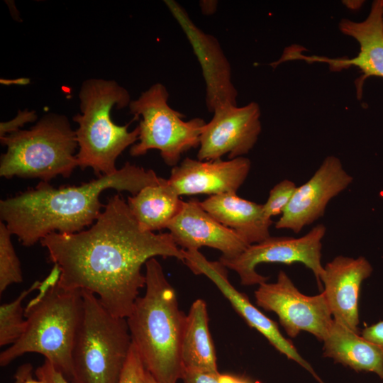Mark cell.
I'll return each instance as SVG.
<instances>
[{
    "mask_svg": "<svg viewBox=\"0 0 383 383\" xmlns=\"http://www.w3.org/2000/svg\"><path fill=\"white\" fill-rule=\"evenodd\" d=\"M48 260L58 265L57 286L95 294L113 316L126 318L145 286L142 267L157 256L184 262L185 251L170 233L140 230L120 194L108 199L101 215L87 230L52 233L40 240Z\"/></svg>",
    "mask_w": 383,
    "mask_h": 383,
    "instance_id": "6da1fadb",
    "label": "cell"
},
{
    "mask_svg": "<svg viewBox=\"0 0 383 383\" xmlns=\"http://www.w3.org/2000/svg\"><path fill=\"white\" fill-rule=\"evenodd\" d=\"M164 180L153 170L127 162L114 173L79 186L57 189L40 181L34 188L1 200L0 218L23 245L30 247L52 233H75L92 225L105 206L99 199L107 189L135 195Z\"/></svg>",
    "mask_w": 383,
    "mask_h": 383,
    "instance_id": "7a4b0ae2",
    "label": "cell"
},
{
    "mask_svg": "<svg viewBox=\"0 0 383 383\" xmlns=\"http://www.w3.org/2000/svg\"><path fill=\"white\" fill-rule=\"evenodd\" d=\"M145 266V294L126 318L132 343L158 383H177L184 370L181 349L187 315L159 261L152 257Z\"/></svg>",
    "mask_w": 383,
    "mask_h": 383,
    "instance_id": "3957f363",
    "label": "cell"
},
{
    "mask_svg": "<svg viewBox=\"0 0 383 383\" xmlns=\"http://www.w3.org/2000/svg\"><path fill=\"white\" fill-rule=\"evenodd\" d=\"M79 99L81 112L73 117L78 167H91L98 177L113 174L118 156L138 139V126L129 131L130 123L118 126L111 119L113 108L129 106L130 94L114 80L91 78L82 82Z\"/></svg>",
    "mask_w": 383,
    "mask_h": 383,
    "instance_id": "277c9868",
    "label": "cell"
},
{
    "mask_svg": "<svg viewBox=\"0 0 383 383\" xmlns=\"http://www.w3.org/2000/svg\"><path fill=\"white\" fill-rule=\"evenodd\" d=\"M0 176L38 178L49 182L58 175L69 177L78 167L75 130L65 115L49 113L33 126L0 137Z\"/></svg>",
    "mask_w": 383,
    "mask_h": 383,
    "instance_id": "5b68a950",
    "label": "cell"
},
{
    "mask_svg": "<svg viewBox=\"0 0 383 383\" xmlns=\"http://www.w3.org/2000/svg\"><path fill=\"white\" fill-rule=\"evenodd\" d=\"M81 290L57 285L29 311L24 313L26 329L20 338L0 354L5 367L26 353L43 355L64 375L72 379V351L82 314Z\"/></svg>",
    "mask_w": 383,
    "mask_h": 383,
    "instance_id": "8992f818",
    "label": "cell"
},
{
    "mask_svg": "<svg viewBox=\"0 0 383 383\" xmlns=\"http://www.w3.org/2000/svg\"><path fill=\"white\" fill-rule=\"evenodd\" d=\"M82 314L72 351L74 383H118L132 340L126 318L111 314L81 290Z\"/></svg>",
    "mask_w": 383,
    "mask_h": 383,
    "instance_id": "52a82bcc",
    "label": "cell"
},
{
    "mask_svg": "<svg viewBox=\"0 0 383 383\" xmlns=\"http://www.w3.org/2000/svg\"><path fill=\"white\" fill-rule=\"evenodd\" d=\"M168 99L166 87L155 83L131 100L130 113L134 119L142 118L138 126V142L131 147L130 154L138 157L155 149L167 165L174 167L184 152L199 146L206 122L199 117L183 121L184 115L172 109Z\"/></svg>",
    "mask_w": 383,
    "mask_h": 383,
    "instance_id": "ba28073f",
    "label": "cell"
},
{
    "mask_svg": "<svg viewBox=\"0 0 383 383\" xmlns=\"http://www.w3.org/2000/svg\"><path fill=\"white\" fill-rule=\"evenodd\" d=\"M326 232L325 226L318 224L299 238L270 235L260 243L249 245L233 259L219 258L218 261L227 269L235 272L241 284L245 286L259 285L269 279L256 271V267L261 263L301 262L313 272L321 289V279L324 272L321 264L322 240Z\"/></svg>",
    "mask_w": 383,
    "mask_h": 383,
    "instance_id": "9c48e42d",
    "label": "cell"
},
{
    "mask_svg": "<svg viewBox=\"0 0 383 383\" xmlns=\"http://www.w3.org/2000/svg\"><path fill=\"white\" fill-rule=\"evenodd\" d=\"M255 297L257 306L277 315L280 324L291 338L306 331L323 341L333 326V318L324 294H302L282 270L275 282L259 284Z\"/></svg>",
    "mask_w": 383,
    "mask_h": 383,
    "instance_id": "30bf717a",
    "label": "cell"
},
{
    "mask_svg": "<svg viewBox=\"0 0 383 383\" xmlns=\"http://www.w3.org/2000/svg\"><path fill=\"white\" fill-rule=\"evenodd\" d=\"M203 127L197 152L199 160L233 159L248 154L261 133L260 108L252 101L243 106L226 104L216 108Z\"/></svg>",
    "mask_w": 383,
    "mask_h": 383,
    "instance_id": "8fae6325",
    "label": "cell"
},
{
    "mask_svg": "<svg viewBox=\"0 0 383 383\" xmlns=\"http://www.w3.org/2000/svg\"><path fill=\"white\" fill-rule=\"evenodd\" d=\"M184 251V263L194 274H204L211 280L250 327L260 332L277 351L306 370L319 383H324L311 365L298 353L294 344L284 337L277 323L254 306L245 294L232 285L225 266L219 261L207 260L198 250Z\"/></svg>",
    "mask_w": 383,
    "mask_h": 383,
    "instance_id": "7c38bea8",
    "label": "cell"
},
{
    "mask_svg": "<svg viewBox=\"0 0 383 383\" xmlns=\"http://www.w3.org/2000/svg\"><path fill=\"white\" fill-rule=\"evenodd\" d=\"M353 180L339 158L327 156L312 177L296 187L275 228L299 233L323 216L329 201L348 188Z\"/></svg>",
    "mask_w": 383,
    "mask_h": 383,
    "instance_id": "4fadbf2b",
    "label": "cell"
},
{
    "mask_svg": "<svg viewBox=\"0 0 383 383\" xmlns=\"http://www.w3.org/2000/svg\"><path fill=\"white\" fill-rule=\"evenodd\" d=\"M189 41L206 84V105L209 112L223 105L237 106L238 91L231 80V65L219 42L199 28L184 9L173 0L164 1Z\"/></svg>",
    "mask_w": 383,
    "mask_h": 383,
    "instance_id": "5bb4252c",
    "label": "cell"
},
{
    "mask_svg": "<svg viewBox=\"0 0 383 383\" xmlns=\"http://www.w3.org/2000/svg\"><path fill=\"white\" fill-rule=\"evenodd\" d=\"M167 228L181 249L199 250L209 247L221 251V259H233L250 245L213 218L195 199L184 201L180 212Z\"/></svg>",
    "mask_w": 383,
    "mask_h": 383,
    "instance_id": "9a60e30c",
    "label": "cell"
},
{
    "mask_svg": "<svg viewBox=\"0 0 383 383\" xmlns=\"http://www.w3.org/2000/svg\"><path fill=\"white\" fill-rule=\"evenodd\" d=\"M250 167V160L245 157L229 160L186 157L172 167L167 180L179 196L236 193L248 177Z\"/></svg>",
    "mask_w": 383,
    "mask_h": 383,
    "instance_id": "2e32d148",
    "label": "cell"
},
{
    "mask_svg": "<svg viewBox=\"0 0 383 383\" xmlns=\"http://www.w3.org/2000/svg\"><path fill=\"white\" fill-rule=\"evenodd\" d=\"M372 270L364 257L339 255L326 264L321 279L333 321L358 333L360 290Z\"/></svg>",
    "mask_w": 383,
    "mask_h": 383,
    "instance_id": "e0dca14e",
    "label": "cell"
},
{
    "mask_svg": "<svg viewBox=\"0 0 383 383\" xmlns=\"http://www.w3.org/2000/svg\"><path fill=\"white\" fill-rule=\"evenodd\" d=\"M383 0L372 2L367 18L360 22L348 18L340 20L339 29L342 33L354 38L360 45L357 56L352 58H328L320 56H305L301 52L295 55L296 60L306 62H325L331 71H340L351 66L359 68L362 75L359 79L357 89H361L364 81L370 77H383Z\"/></svg>",
    "mask_w": 383,
    "mask_h": 383,
    "instance_id": "ac0fdd59",
    "label": "cell"
},
{
    "mask_svg": "<svg viewBox=\"0 0 383 383\" xmlns=\"http://www.w3.org/2000/svg\"><path fill=\"white\" fill-rule=\"evenodd\" d=\"M199 204L213 218L234 231L249 245L270 236L272 221L265 216L262 204L240 198L236 193L212 195Z\"/></svg>",
    "mask_w": 383,
    "mask_h": 383,
    "instance_id": "d6986e66",
    "label": "cell"
},
{
    "mask_svg": "<svg viewBox=\"0 0 383 383\" xmlns=\"http://www.w3.org/2000/svg\"><path fill=\"white\" fill-rule=\"evenodd\" d=\"M323 342V355L356 372H370L383 380V352L360 333L333 321Z\"/></svg>",
    "mask_w": 383,
    "mask_h": 383,
    "instance_id": "ffe728a7",
    "label": "cell"
},
{
    "mask_svg": "<svg viewBox=\"0 0 383 383\" xmlns=\"http://www.w3.org/2000/svg\"><path fill=\"white\" fill-rule=\"evenodd\" d=\"M127 204L140 230L154 233L167 228L180 212L184 201L165 179L160 184L147 186L129 196Z\"/></svg>",
    "mask_w": 383,
    "mask_h": 383,
    "instance_id": "44dd1931",
    "label": "cell"
},
{
    "mask_svg": "<svg viewBox=\"0 0 383 383\" xmlns=\"http://www.w3.org/2000/svg\"><path fill=\"white\" fill-rule=\"evenodd\" d=\"M181 354L184 368L218 372L207 306L203 299L195 300L187 314Z\"/></svg>",
    "mask_w": 383,
    "mask_h": 383,
    "instance_id": "7402d4cb",
    "label": "cell"
},
{
    "mask_svg": "<svg viewBox=\"0 0 383 383\" xmlns=\"http://www.w3.org/2000/svg\"><path fill=\"white\" fill-rule=\"evenodd\" d=\"M35 281L28 289L23 290L13 301L0 306V346L11 345L23 333L26 326V319L23 318V300L40 284Z\"/></svg>",
    "mask_w": 383,
    "mask_h": 383,
    "instance_id": "603a6c76",
    "label": "cell"
},
{
    "mask_svg": "<svg viewBox=\"0 0 383 383\" xmlns=\"http://www.w3.org/2000/svg\"><path fill=\"white\" fill-rule=\"evenodd\" d=\"M11 233L0 221V294L12 284L23 282L20 260L11 242Z\"/></svg>",
    "mask_w": 383,
    "mask_h": 383,
    "instance_id": "cb8c5ba5",
    "label": "cell"
},
{
    "mask_svg": "<svg viewBox=\"0 0 383 383\" xmlns=\"http://www.w3.org/2000/svg\"><path fill=\"white\" fill-rule=\"evenodd\" d=\"M296 184L289 179H283L270 191L266 202L262 204L265 216L272 217L282 215L289 205L296 189Z\"/></svg>",
    "mask_w": 383,
    "mask_h": 383,
    "instance_id": "d4e9b609",
    "label": "cell"
},
{
    "mask_svg": "<svg viewBox=\"0 0 383 383\" xmlns=\"http://www.w3.org/2000/svg\"><path fill=\"white\" fill-rule=\"evenodd\" d=\"M146 369L135 348L131 345L118 383H145Z\"/></svg>",
    "mask_w": 383,
    "mask_h": 383,
    "instance_id": "484cf974",
    "label": "cell"
},
{
    "mask_svg": "<svg viewBox=\"0 0 383 383\" xmlns=\"http://www.w3.org/2000/svg\"><path fill=\"white\" fill-rule=\"evenodd\" d=\"M60 275L61 270L60 267L54 264L49 274L40 282L38 287V294L27 304L24 309V313L31 310L46 297L49 292L57 285Z\"/></svg>",
    "mask_w": 383,
    "mask_h": 383,
    "instance_id": "4316f807",
    "label": "cell"
},
{
    "mask_svg": "<svg viewBox=\"0 0 383 383\" xmlns=\"http://www.w3.org/2000/svg\"><path fill=\"white\" fill-rule=\"evenodd\" d=\"M36 118L37 115L35 111H28V109L18 111L14 118L0 123V137L21 130L25 123L33 122Z\"/></svg>",
    "mask_w": 383,
    "mask_h": 383,
    "instance_id": "83f0119b",
    "label": "cell"
},
{
    "mask_svg": "<svg viewBox=\"0 0 383 383\" xmlns=\"http://www.w3.org/2000/svg\"><path fill=\"white\" fill-rule=\"evenodd\" d=\"M35 374L45 383H70L64 374L47 360L35 370Z\"/></svg>",
    "mask_w": 383,
    "mask_h": 383,
    "instance_id": "f1b7e54d",
    "label": "cell"
},
{
    "mask_svg": "<svg viewBox=\"0 0 383 383\" xmlns=\"http://www.w3.org/2000/svg\"><path fill=\"white\" fill-rule=\"evenodd\" d=\"M220 374L218 372L184 368L182 379L184 383H220Z\"/></svg>",
    "mask_w": 383,
    "mask_h": 383,
    "instance_id": "f546056e",
    "label": "cell"
},
{
    "mask_svg": "<svg viewBox=\"0 0 383 383\" xmlns=\"http://www.w3.org/2000/svg\"><path fill=\"white\" fill-rule=\"evenodd\" d=\"M361 335L377 345L383 352V321L365 327Z\"/></svg>",
    "mask_w": 383,
    "mask_h": 383,
    "instance_id": "4dcf8cb0",
    "label": "cell"
},
{
    "mask_svg": "<svg viewBox=\"0 0 383 383\" xmlns=\"http://www.w3.org/2000/svg\"><path fill=\"white\" fill-rule=\"evenodd\" d=\"M33 366L29 363L22 365L15 374L14 383H26V380L32 377Z\"/></svg>",
    "mask_w": 383,
    "mask_h": 383,
    "instance_id": "1f68e13d",
    "label": "cell"
},
{
    "mask_svg": "<svg viewBox=\"0 0 383 383\" xmlns=\"http://www.w3.org/2000/svg\"><path fill=\"white\" fill-rule=\"evenodd\" d=\"M220 383H252L248 379L232 375V374H220Z\"/></svg>",
    "mask_w": 383,
    "mask_h": 383,
    "instance_id": "d6a6232c",
    "label": "cell"
},
{
    "mask_svg": "<svg viewBox=\"0 0 383 383\" xmlns=\"http://www.w3.org/2000/svg\"><path fill=\"white\" fill-rule=\"evenodd\" d=\"M216 1H202L200 3L201 11L205 15L213 13L216 9Z\"/></svg>",
    "mask_w": 383,
    "mask_h": 383,
    "instance_id": "836d02e7",
    "label": "cell"
},
{
    "mask_svg": "<svg viewBox=\"0 0 383 383\" xmlns=\"http://www.w3.org/2000/svg\"><path fill=\"white\" fill-rule=\"evenodd\" d=\"M344 4L350 9H357L363 4V1H344Z\"/></svg>",
    "mask_w": 383,
    "mask_h": 383,
    "instance_id": "e575fe53",
    "label": "cell"
},
{
    "mask_svg": "<svg viewBox=\"0 0 383 383\" xmlns=\"http://www.w3.org/2000/svg\"><path fill=\"white\" fill-rule=\"evenodd\" d=\"M145 383H158L152 375L147 370L145 374Z\"/></svg>",
    "mask_w": 383,
    "mask_h": 383,
    "instance_id": "d590c367",
    "label": "cell"
},
{
    "mask_svg": "<svg viewBox=\"0 0 383 383\" xmlns=\"http://www.w3.org/2000/svg\"><path fill=\"white\" fill-rule=\"evenodd\" d=\"M26 383H45V382L38 379V380L34 379L32 378V377H30L26 380Z\"/></svg>",
    "mask_w": 383,
    "mask_h": 383,
    "instance_id": "8d00e7d4",
    "label": "cell"
},
{
    "mask_svg": "<svg viewBox=\"0 0 383 383\" xmlns=\"http://www.w3.org/2000/svg\"><path fill=\"white\" fill-rule=\"evenodd\" d=\"M382 22H383V3H382Z\"/></svg>",
    "mask_w": 383,
    "mask_h": 383,
    "instance_id": "74e56055",
    "label": "cell"
}]
</instances>
